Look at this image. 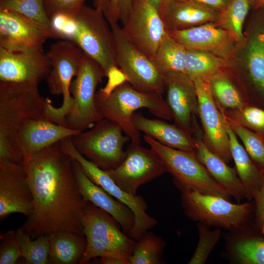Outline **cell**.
Instances as JSON below:
<instances>
[{
  "label": "cell",
  "instance_id": "cell-48",
  "mask_svg": "<svg viewBox=\"0 0 264 264\" xmlns=\"http://www.w3.org/2000/svg\"><path fill=\"white\" fill-rule=\"evenodd\" d=\"M89 262L100 264H129L127 261L114 257H100L94 258Z\"/></svg>",
  "mask_w": 264,
  "mask_h": 264
},
{
  "label": "cell",
  "instance_id": "cell-3",
  "mask_svg": "<svg viewBox=\"0 0 264 264\" xmlns=\"http://www.w3.org/2000/svg\"><path fill=\"white\" fill-rule=\"evenodd\" d=\"M38 86L0 81V160L22 164L18 148L22 123L27 118L46 119L48 98L41 96Z\"/></svg>",
  "mask_w": 264,
  "mask_h": 264
},
{
  "label": "cell",
  "instance_id": "cell-11",
  "mask_svg": "<svg viewBox=\"0 0 264 264\" xmlns=\"http://www.w3.org/2000/svg\"><path fill=\"white\" fill-rule=\"evenodd\" d=\"M109 22L115 38L117 66L127 81L137 90L162 95L165 92L166 74L127 40L118 22Z\"/></svg>",
  "mask_w": 264,
  "mask_h": 264
},
{
  "label": "cell",
  "instance_id": "cell-47",
  "mask_svg": "<svg viewBox=\"0 0 264 264\" xmlns=\"http://www.w3.org/2000/svg\"><path fill=\"white\" fill-rule=\"evenodd\" d=\"M204 5L212 8L218 12L223 10L229 0H193Z\"/></svg>",
  "mask_w": 264,
  "mask_h": 264
},
{
  "label": "cell",
  "instance_id": "cell-19",
  "mask_svg": "<svg viewBox=\"0 0 264 264\" xmlns=\"http://www.w3.org/2000/svg\"><path fill=\"white\" fill-rule=\"evenodd\" d=\"M166 100L175 125L193 135V120L198 116V104L194 83L184 73L165 74Z\"/></svg>",
  "mask_w": 264,
  "mask_h": 264
},
{
  "label": "cell",
  "instance_id": "cell-22",
  "mask_svg": "<svg viewBox=\"0 0 264 264\" xmlns=\"http://www.w3.org/2000/svg\"><path fill=\"white\" fill-rule=\"evenodd\" d=\"M73 169L83 198L108 213L120 224L125 234L130 237L135 224L133 212L127 205L112 196L91 181L73 159Z\"/></svg>",
  "mask_w": 264,
  "mask_h": 264
},
{
  "label": "cell",
  "instance_id": "cell-9",
  "mask_svg": "<svg viewBox=\"0 0 264 264\" xmlns=\"http://www.w3.org/2000/svg\"><path fill=\"white\" fill-rule=\"evenodd\" d=\"M104 77L106 75L101 66L84 52L78 73L71 83L73 103L63 126L83 132L103 119L96 110L95 96L96 87Z\"/></svg>",
  "mask_w": 264,
  "mask_h": 264
},
{
  "label": "cell",
  "instance_id": "cell-42",
  "mask_svg": "<svg viewBox=\"0 0 264 264\" xmlns=\"http://www.w3.org/2000/svg\"><path fill=\"white\" fill-rule=\"evenodd\" d=\"M108 82L106 86L96 92L95 96L107 98L120 85L127 81L125 74L118 66L112 67L108 71L107 76Z\"/></svg>",
  "mask_w": 264,
  "mask_h": 264
},
{
  "label": "cell",
  "instance_id": "cell-25",
  "mask_svg": "<svg viewBox=\"0 0 264 264\" xmlns=\"http://www.w3.org/2000/svg\"><path fill=\"white\" fill-rule=\"evenodd\" d=\"M244 52V63L249 79L264 106V17L253 24Z\"/></svg>",
  "mask_w": 264,
  "mask_h": 264
},
{
  "label": "cell",
  "instance_id": "cell-17",
  "mask_svg": "<svg viewBox=\"0 0 264 264\" xmlns=\"http://www.w3.org/2000/svg\"><path fill=\"white\" fill-rule=\"evenodd\" d=\"M51 64L43 50L9 51L0 47V81L39 84L46 79Z\"/></svg>",
  "mask_w": 264,
  "mask_h": 264
},
{
  "label": "cell",
  "instance_id": "cell-46",
  "mask_svg": "<svg viewBox=\"0 0 264 264\" xmlns=\"http://www.w3.org/2000/svg\"><path fill=\"white\" fill-rule=\"evenodd\" d=\"M131 6L132 0H120L119 21H120L122 25L126 23L129 17Z\"/></svg>",
  "mask_w": 264,
  "mask_h": 264
},
{
  "label": "cell",
  "instance_id": "cell-8",
  "mask_svg": "<svg viewBox=\"0 0 264 264\" xmlns=\"http://www.w3.org/2000/svg\"><path fill=\"white\" fill-rule=\"evenodd\" d=\"M123 132L118 123L103 118L89 130L72 136V141L85 157L108 171L118 167L125 158L123 146L131 139Z\"/></svg>",
  "mask_w": 264,
  "mask_h": 264
},
{
  "label": "cell",
  "instance_id": "cell-29",
  "mask_svg": "<svg viewBox=\"0 0 264 264\" xmlns=\"http://www.w3.org/2000/svg\"><path fill=\"white\" fill-rule=\"evenodd\" d=\"M227 61L208 52L187 49L185 74L193 81L197 79L208 80L224 70Z\"/></svg>",
  "mask_w": 264,
  "mask_h": 264
},
{
  "label": "cell",
  "instance_id": "cell-18",
  "mask_svg": "<svg viewBox=\"0 0 264 264\" xmlns=\"http://www.w3.org/2000/svg\"><path fill=\"white\" fill-rule=\"evenodd\" d=\"M52 38L43 26L14 11L0 8V47L9 51L43 50Z\"/></svg>",
  "mask_w": 264,
  "mask_h": 264
},
{
  "label": "cell",
  "instance_id": "cell-7",
  "mask_svg": "<svg viewBox=\"0 0 264 264\" xmlns=\"http://www.w3.org/2000/svg\"><path fill=\"white\" fill-rule=\"evenodd\" d=\"M84 52L72 42L64 40L52 44L46 53L51 68L46 79L50 93L63 95V102L59 108L50 104L47 116L49 120L63 126L73 103L70 91L72 78L78 73Z\"/></svg>",
  "mask_w": 264,
  "mask_h": 264
},
{
  "label": "cell",
  "instance_id": "cell-49",
  "mask_svg": "<svg viewBox=\"0 0 264 264\" xmlns=\"http://www.w3.org/2000/svg\"><path fill=\"white\" fill-rule=\"evenodd\" d=\"M110 0H94L93 5L94 8L103 11L106 17L109 6Z\"/></svg>",
  "mask_w": 264,
  "mask_h": 264
},
{
  "label": "cell",
  "instance_id": "cell-41",
  "mask_svg": "<svg viewBox=\"0 0 264 264\" xmlns=\"http://www.w3.org/2000/svg\"><path fill=\"white\" fill-rule=\"evenodd\" d=\"M85 0H44L49 18L57 15L74 17L85 4Z\"/></svg>",
  "mask_w": 264,
  "mask_h": 264
},
{
  "label": "cell",
  "instance_id": "cell-37",
  "mask_svg": "<svg viewBox=\"0 0 264 264\" xmlns=\"http://www.w3.org/2000/svg\"><path fill=\"white\" fill-rule=\"evenodd\" d=\"M235 257L242 264H264V239L249 236L238 241L233 247Z\"/></svg>",
  "mask_w": 264,
  "mask_h": 264
},
{
  "label": "cell",
  "instance_id": "cell-5",
  "mask_svg": "<svg viewBox=\"0 0 264 264\" xmlns=\"http://www.w3.org/2000/svg\"><path fill=\"white\" fill-rule=\"evenodd\" d=\"M81 220L87 246L79 264L88 263L94 258L107 256L128 262L135 241L124 233L113 217L88 202Z\"/></svg>",
  "mask_w": 264,
  "mask_h": 264
},
{
  "label": "cell",
  "instance_id": "cell-45",
  "mask_svg": "<svg viewBox=\"0 0 264 264\" xmlns=\"http://www.w3.org/2000/svg\"><path fill=\"white\" fill-rule=\"evenodd\" d=\"M177 0H150L156 8L162 19L167 13L171 5Z\"/></svg>",
  "mask_w": 264,
  "mask_h": 264
},
{
  "label": "cell",
  "instance_id": "cell-32",
  "mask_svg": "<svg viewBox=\"0 0 264 264\" xmlns=\"http://www.w3.org/2000/svg\"><path fill=\"white\" fill-rule=\"evenodd\" d=\"M208 81L220 110H237L249 104L224 70L211 77Z\"/></svg>",
  "mask_w": 264,
  "mask_h": 264
},
{
  "label": "cell",
  "instance_id": "cell-23",
  "mask_svg": "<svg viewBox=\"0 0 264 264\" xmlns=\"http://www.w3.org/2000/svg\"><path fill=\"white\" fill-rule=\"evenodd\" d=\"M193 128V136L196 145L195 154L199 162L212 177L238 201L246 198L244 187L235 170L207 146L196 120L194 121Z\"/></svg>",
  "mask_w": 264,
  "mask_h": 264
},
{
  "label": "cell",
  "instance_id": "cell-40",
  "mask_svg": "<svg viewBox=\"0 0 264 264\" xmlns=\"http://www.w3.org/2000/svg\"><path fill=\"white\" fill-rule=\"evenodd\" d=\"M0 264H14L22 257L16 231H10L0 236Z\"/></svg>",
  "mask_w": 264,
  "mask_h": 264
},
{
  "label": "cell",
  "instance_id": "cell-26",
  "mask_svg": "<svg viewBox=\"0 0 264 264\" xmlns=\"http://www.w3.org/2000/svg\"><path fill=\"white\" fill-rule=\"evenodd\" d=\"M219 14L217 10L193 0H177L162 20L167 31L215 22Z\"/></svg>",
  "mask_w": 264,
  "mask_h": 264
},
{
  "label": "cell",
  "instance_id": "cell-27",
  "mask_svg": "<svg viewBox=\"0 0 264 264\" xmlns=\"http://www.w3.org/2000/svg\"><path fill=\"white\" fill-rule=\"evenodd\" d=\"M224 117L232 158L234 161L239 177L244 187L246 198L248 200H251L253 198L254 194L263 185L264 175L252 160L244 147L240 143L237 135Z\"/></svg>",
  "mask_w": 264,
  "mask_h": 264
},
{
  "label": "cell",
  "instance_id": "cell-38",
  "mask_svg": "<svg viewBox=\"0 0 264 264\" xmlns=\"http://www.w3.org/2000/svg\"><path fill=\"white\" fill-rule=\"evenodd\" d=\"M225 116L264 136V109L249 104L229 112L220 110Z\"/></svg>",
  "mask_w": 264,
  "mask_h": 264
},
{
  "label": "cell",
  "instance_id": "cell-6",
  "mask_svg": "<svg viewBox=\"0 0 264 264\" xmlns=\"http://www.w3.org/2000/svg\"><path fill=\"white\" fill-rule=\"evenodd\" d=\"M144 140L160 157L175 185L182 191L191 189L204 194L222 197L231 196L210 175L197 158L195 153L165 146L145 135Z\"/></svg>",
  "mask_w": 264,
  "mask_h": 264
},
{
  "label": "cell",
  "instance_id": "cell-43",
  "mask_svg": "<svg viewBox=\"0 0 264 264\" xmlns=\"http://www.w3.org/2000/svg\"><path fill=\"white\" fill-rule=\"evenodd\" d=\"M255 202V224L258 230L264 235V183L253 197Z\"/></svg>",
  "mask_w": 264,
  "mask_h": 264
},
{
  "label": "cell",
  "instance_id": "cell-33",
  "mask_svg": "<svg viewBox=\"0 0 264 264\" xmlns=\"http://www.w3.org/2000/svg\"><path fill=\"white\" fill-rule=\"evenodd\" d=\"M166 244L163 240L147 231L135 242L129 264H160Z\"/></svg>",
  "mask_w": 264,
  "mask_h": 264
},
{
  "label": "cell",
  "instance_id": "cell-10",
  "mask_svg": "<svg viewBox=\"0 0 264 264\" xmlns=\"http://www.w3.org/2000/svg\"><path fill=\"white\" fill-rule=\"evenodd\" d=\"M182 193V203L186 215L209 226L237 228L246 222L251 212L252 206L249 203L234 204L222 197L191 189Z\"/></svg>",
  "mask_w": 264,
  "mask_h": 264
},
{
  "label": "cell",
  "instance_id": "cell-28",
  "mask_svg": "<svg viewBox=\"0 0 264 264\" xmlns=\"http://www.w3.org/2000/svg\"><path fill=\"white\" fill-rule=\"evenodd\" d=\"M48 236L49 264L80 263L86 249L85 236L70 231H58Z\"/></svg>",
  "mask_w": 264,
  "mask_h": 264
},
{
  "label": "cell",
  "instance_id": "cell-1",
  "mask_svg": "<svg viewBox=\"0 0 264 264\" xmlns=\"http://www.w3.org/2000/svg\"><path fill=\"white\" fill-rule=\"evenodd\" d=\"M33 198L31 215L21 228L36 239L58 231L84 235L82 216L87 203L74 174L73 159L60 141L22 164Z\"/></svg>",
  "mask_w": 264,
  "mask_h": 264
},
{
  "label": "cell",
  "instance_id": "cell-2",
  "mask_svg": "<svg viewBox=\"0 0 264 264\" xmlns=\"http://www.w3.org/2000/svg\"><path fill=\"white\" fill-rule=\"evenodd\" d=\"M53 27L58 38L72 42L98 63L106 77L118 66L114 34L102 11L84 4L74 17H55Z\"/></svg>",
  "mask_w": 264,
  "mask_h": 264
},
{
  "label": "cell",
  "instance_id": "cell-30",
  "mask_svg": "<svg viewBox=\"0 0 264 264\" xmlns=\"http://www.w3.org/2000/svg\"><path fill=\"white\" fill-rule=\"evenodd\" d=\"M250 7L249 0H229L215 22L216 25L230 34L237 45H243L245 42L243 26Z\"/></svg>",
  "mask_w": 264,
  "mask_h": 264
},
{
  "label": "cell",
  "instance_id": "cell-14",
  "mask_svg": "<svg viewBox=\"0 0 264 264\" xmlns=\"http://www.w3.org/2000/svg\"><path fill=\"white\" fill-rule=\"evenodd\" d=\"M121 30L134 47L152 60L167 33L163 20L150 0H132L129 17Z\"/></svg>",
  "mask_w": 264,
  "mask_h": 264
},
{
  "label": "cell",
  "instance_id": "cell-16",
  "mask_svg": "<svg viewBox=\"0 0 264 264\" xmlns=\"http://www.w3.org/2000/svg\"><path fill=\"white\" fill-rule=\"evenodd\" d=\"M33 208V198L22 164L0 160V219L12 213L28 217Z\"/></svg>",
  "mask_w": 264,
  "mask_h": 264
},
{
  "label": "cell",
  "instance_id": "cell-35",
  "mask_svg": "<svg viewBox=\"0 0 264 264\" xmlns=\"http://www.w3.org/2000/svg\"><path fill=\"white\" fill-rule=\"evenodd\" d=\"M22 257L27 264H49V242L48 235L41 236L32 241L21 227L16 231Z\"/></svg>",
  "mask_w": 264,
  "mask_h": 264
},
{
  "label": "cell",
  "instance_id": "cell-15",
  "mask_svg": "<svg viewBox=\"0 0 264 264\" xmlns=\"http://www.w3.org/2000/svg\"><path fill=\"white\" fill-rule=\"evenodd\" d=\"M197 95L202 138L209 149L226 163L232 158L224 116L213 96L208 80L193 81Z\"/></svg>",
  "mask_w": 264,
  "mask_h": 264
},
{
  "label": "cell",
  "instance_id": "cell-44",
  "mask_svg": "<svg viewBox=\"0 0 264 264\" xmlns=\"http://www.w3.org/2000/svg\"><path fill=\"white\" fill-rule=\"evenodd\" d=\"M120 0H110L107 14L105 17L109 22H118L119 20Z\"/></svg>",
  "mask_w": 264,
  "mask_h": 264
},
{
  "label": "cell",
  "instance_id": "cell-4",
  "mask_svg": "<svg viewBox=\"0 0 264 264\" xmlns=\"http://www.w3.org/2000/svg\"><path fill=\"white\" fill-rule=\"evenodd\" d=\"M96 110L102 118L118 123L132 142L140 144V132L132 122L135 111L146 108L154 115L165 120L173 119L172 113L162 95L155 92L136 90L126 81L116 88L107 98L95 96Z\"/></svg>",
  "mask_w": 264,
  "mask_h": 264
},
{
  "label": "cell",
  "instance_id": "cell-24",
  "mask_svg": "<svg viewBox=\"0 0 264 264\" xmlns=\"http://www.w3.org/2000/svg\"><path fill=\"white\" fill-rule=\"evenodd\" d=\"M134 127L139 132L162 144L176 149L195 153L196 140L193 135L176 125L159 119H152L134 113L132 117Z\"/></svg>",
  "mask_w": 264,
  "mask_h": 264
},
{
  "label": "cell",
  "instance_id": "cell-13",
  "mask_svg": "<svg viewBox=\"0 0 264 264\" xmlns=\"http://www.w3.org/2000/svg\"><path fill=\"white\" fill-rule=\"evenodd\" d=\"M126 154L121 164L107 173L123 191L136 196L142 185L167 172L163 162L156 153L140 144L132 142L126 150Z\"/></svg>",
  "mask_w": 264,
  "mask_h": 264
},
{
  "label": "cell",
  "instance_id": "cell-50",
  "mask_svg": "<svg viewBox=\"0 0 264 264\" xmlns=\"http://www.w3.org/2000/svg\"><path fill=\"white\" fill-rule=\"evenodd\" d=\"M251 6L255 10L264 8V0H249Z\"/></svg>",
  "mask_w": 264,
  "mask_h": 264
},
{
  "label": "cell",
  "instance_id": "cell-31",
  "mask_svg": "<svg viewBox=\"0 0 264 264\" xmlns=\"http://www.w3.org/2000/svg\"><path fill=\"white\" fill-rule=\"evenodd\" d=\"M187 49L167 33L157 47L153 60L165 74L176 72L185 74Z\"/></svg>",
  "mask_w": 264,
  "mask_h": 264
},
{
  "label": "cell",
  "instance_id": "cell-39",
  "mask_svg": "<svg viewBox=\"0 0 264 264\" xmlns=\"http://www.w3.org/2000/svg\"><path fill=\"white\" fill-rule=\"evenodd\" d=\"M199 241L189 264H203L220 237L219 229L211 230L209 226L199 222L198 225Z\"/></svg>",
  "mask_w": 264,
  "mask_h": 264
},
{
  "label": "cell",
  "instance_id": "cell-34",
  "mask_svg": "<svg viewBox=\"0 0 264 264\" xmlns=\"http://www.w3.org/2000/svg\"><path fill=\"white\" fill-rule=\"evenodd\" d=\"M0 8L14 11L45 27L56 38L44 0H0Z\"/></svg>",
  "mask_w": 264,
  "mask_h": 264
},
{
  "label": "cell",
  "instance_id": "cell-12",
  "mask_svg": "<svg viewBox=\"0 0 264 264\" xmlns=\"http://www.w3.org/2000/svg\"><path fill=\"white\" fill-rule=\"evenodd\" d=\"M62 148L65 153L78 162L83 172L91 181L131 209L134 215L135 224L131 238L135 241L138 240L144 233L157 224V220L146 213L147 205L142 197L133 196L123 191L105 171L81 154L71 140L65 141Z\"/></svg>",
  "mask_w": 264,
  "mask_h": 264
},
{
  "label": "cell",
  "instance_id": "cell-21",
  "mask_svg": "<svg viewBox=\"0 0 264 264\" xmlns=\"http://www.w3.org/2000/svg\"><path fill=\"white\" fill-rule=\"evenodd\" d=\"M167 32L187 49L208 52L227 60L237 45L226 30L212 22Z\"/></svg>",
  "mask_w": 264,
  "mask_h": 264
},
{
  "label": "cell",
  "instance_id": "cell-20",
  "mask_svg": "<svg viewBox=\"0 0 264 264\" xmlns=\"http://www.w3.org/2000/svg\"><path fill=\"white\" fill-rule=\"evenodd\" d=\"M81 132L46 119H25L18 135V148L22 164L29 161L33 155L44 148Z\"/></svg>",
  "mask_w": 264,
  "mask_h": 264
},
{
  "label": "cell",
  "instance_id": "cell-36",
  "mask_svg": "<svg viewBox=\"0 0 264 264\" xmlns=\"http://www.w3.org/2000/svg\"><path fill=\"white\" fill-rule=\"evenodd\" d=\"M223 115L232 130L242 142L252 160L264 175V136Z\"/></svg>",
  "mask_w": 264,
  "mask_h": 264
}]
</instances>
